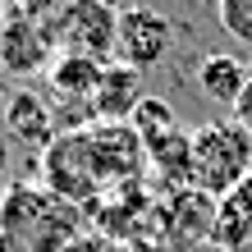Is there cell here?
<instances>
[{"instance_id": "cell-17", "label": "cell", "mask_w": 252, "mask_h": 252, "mask_svg": "<svg viewBox=\"0 0 252 252\" xmlns=\"http://www.w3.org/2000/svg\"><path fill=\"white\" fill-rule=\"evenodd\" d=\"M128 252H170V248H165V243H156L152 234H142V239H133V243H128Z\"/></svg>"}, {"instance_id": "cell-8", "label": "cell", "mask_w": 252, "mask_h": 252, "mask_svg": "<svg viewBox=\"0 0 252 252\" xmlns=\"http://www.w3.org/2000/svg\"><path fill=\"white\" fill-rule=\"evenodd\" d=\"M101 60H87V55H55L46 78H51V92L60 106H78V120H92V96H96V83H101Z\"/></svg>"}, {"instance_id": "cell-9", "label": "cell", "mask_w": 252, "mask_h": 252, "mask_svg": "<svg viewBox=\"0 0 252 252\" xmlns=\"http://www.w3.org/2000/svg\"><path fill=\"white\" fill-rule=\"evenodd\" d=\"M142 96H147L142 92V73L120 64V60H110L106 69H101V83H96V96H92V120L128 124Z\"/></svg>"}, {"instance_id": "cell-11", "label": "cell", "mask_w": 252, "mask_h": 252, "mask_svg": "<svg viewBox=\"0 0 252 252\" xmlns=\"http://www.w3.org/2000/svg\"><path fill=\"white\" fill-rule=\"evenodd\" d=\"M248 64L239 60V55H202V64H197V92L206 101H216V106H229L234 110V101L243 96V87H248Z\"/></svg>"}, {"instance_id": "cell-1", "label": "cell", "mask_w": 252, "mask_h": 252, "mask_svg": "<svg viewBox=\"0 0 252 252\" xmlns=\"http://www.w3.org/2000/svg\"><path fill=\"white\" fill-rule=\"evenodd\" d=\"M83 234V206L41 184H14L0 192V252H64Z\"/></svg>"}, {"instance_id": "cell-6", "label": "cell", "mask_w": 252, "mask_h": 252, "mask_svg": "<svg viewBox=\"0 0 252 252\" xmlns=\"http://www.w3.org/2000/svg\"><path fill=\"white\" fill-rule=\"evenodd\" d=\"M170 46H174V28H170V19L160 9L138 5V9L120 14V28H115V60L120 64L142 73V69H152V64L165 60Z\"/></svg>"}, {"instance_id": "cell-2", "label": "cell", "mask_w": 252, "mask_h": 252, "mask_svg": "<svg viewBox=\"0 0 252 252\" xmlns=\"http://www.w3.org/2000/svg\"><path fill=\"white\" fill-rule=\"evenodd\" d=\"M252 174V138L229 120H211L192 133V188L220 202Z\"/></svg>"}, {"instance_id": "cell-16", "label": "cell", "mask_w": 252, "mask_h": 252, "mask_svg": "<svg viewBox=\"0 0 252 252\" xmlns=\"http://www.w3.org/2000/svg\"><path fill=\"white\" fill-rule=\"evenodd\" d=\"M234 124L252 138V78H248V87H243V96L234 101Z\"/></svg>"}, {"instance_id": "cell-14", "label": "cell", "mask_w": 252, "mask_h": 252, "mask_svg": "<svg viewBox=\"0 0 252 252\" xmlns=\"http://www.w3.org/2000/svg\"><path fill=\"white\" fill-rule=\"evenodd\" d=\"M216 19L239 46H252V0H216Z\"/></svg>"}, {"instance_id": "cell-18", "label": "cell", "mask_w": 252, "mask_h": 252, "mask_svg": "<svg viewBox=\"0 0 252 252\" xmlns=\"http://www.w3.org/2000/svg\"><path fill=\"white\" fill-rule=\"evenodd\" d=\"M5 170H9V138L0 133V179H5Z\"/></svg>"}, {"instance_id": "cell-10", "label": "cell", "mask_w": 252, "mask_h": 252, "mask_svg": "<svg viewBox=\"0 0 252 252\" xmlns=\"http://www.w3.org/2000/svg\"><path fill=\"white\" fill-rule=\"evenodd\" d=\"M5 128H9L14 142L41 147V152H46V147L60 138V133H55V115H51V106H46L37 92H14V96L5 101Z\"/></svg>"}, {"instance_id": "cell-3", "label": "cell", "mask_w": 252, "mask_h": 252, "mask_svg": "<svg viewBox=\"0 0 252 252\" xmlns=\"http://www.w3.org/2000/svg\"><path fill=\"white\" fill-rule=\"evenodd\" d=\"M115 28H120V14L96 0H55L41 19V32L55 55H87L101 64L115 60Z\"/></svg>"}, {"instance_id": "cell-12", "label": "cell", "mask_w": 252, "mask_h": 252, "mask_svg": "<svg viewBox=\"0 0 252 252\" xmlns=\"http://www.w3.org/2000/svg\"><path fill=\"white\" fill-rule=\"evenodd\" d=\"M211 243H220V248H248L252 243V174L216 202Z\"/></svg>"}, {"instance_id": "cell-4", "label": "cell", "mask_w": 252, "mask_h": 252, "mask_svg": "<svg viewBox=\"0 0 252 252\" xmlns=\"http://www.w3.org/2000/svg\"><path fill=\"white\" fill-rule=\"evenodd\" d=\"M41 179L55 197H64L73 206L83 202H101V179L92 170V152H87V133L83 128H64L46 152H41Z\"/></svg>"}, {"instance_id": "cell-5", "label": "cell", "mask_w": 252, "mask_h": 252, "mask_svg": "<svg viewBox=\"0 0 252 252\" xmlns=\"http://www.w3.org/2000/svg\"><path fill=\"white\" fill-rule=\"evenodd\" d=\"M87 133V152H92V170L101 188H133V179L147 170V147L133 124H106L92 120L83 124Z\"/></svg>"}, {"instance_id": "cell-7", "label": "cell", "mask_w": 252, "mask_h": 252, "mask_svg": "<svg viewBox=\"0 0 252 252\" xmlns=\"http://www.w3.org/2000/svg\"><path fill=\"white\" fill-rule=\"evenodd\" d=\"M51 41L41 32V19L28 14H5L0 19V73L9 78H32V73L51 69Z\"/></svg>"}, {"instance_id": "cell-19", "label": "cell", "mask_w": 252, "mask_h": 252, "mask_svg": "<svg viewBox=\"0 0 252 252\" xmlns=\"http://www.w3.org/2000/svg\"><path fill=\"white\" fill-rule=\"evenodd\" d=\"M96 5H106V9H115V14H124V9H128L124 0H96Z\"/></svg>"}, {"instance_id": "cell-13", "label": "cell", "mask_w": 252, "mask_h": 252, "mask_svg": "<svg viewBox=\"0 0 252 252\" xmlns=\"http://www.w3.org/2000/svg\"><path fill=\"white\" fill-rule=\"evenodd\" d=\"M133 128H138V138H156V133H165L174 128L179 120H174V106L170 101H160V96H142L138 101V110H133Z\"/></svg>"}, {"instance_id": "cell-15", "label": "cell", "mask_w": 252, "mask_h": 252, "mask_svg": "<svg viewBox=\"0 0 252 252\" xmlns=\"http://www.w3.org/2000/svg\"><path fill=\"white\" fill-rule=\"evenodd\" d=\"M64 252H128V248H124V239H115L106 229H83Z\"/></svg>"}]
</instances>
